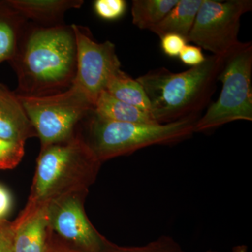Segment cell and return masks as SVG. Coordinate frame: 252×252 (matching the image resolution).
<instances>
[{
    "instance_id": "obj_15",
    "label": "cell",
    "mask_w": 252,
    "mask_h": 252,
    "mask_svg": "<svg viewBox=\"0 0 252 252\" xmlns=\"http://www.w3.org/2000/svg\"><path fill=\"white\" fill-rule=\"evenodd\" d=\"M26 20L6 1H0V63L10 61L16 55Z\"/></svg>"
},
{
    "instance_id": "obj_6",
    "label": "cell",
    "mask_w": 252,
    "mask_h": 252,
    "mask_svg": "<svg viewBox=\"0 0 252 252\" xmlns=\"http://www.w3.org/2000/svg\"><path fill=\"white\" fill-rule=\"evenodd\" d=\"M17 95L42 147L72 138L78 123L94 110L90 99L74 86L50 95Z\"/></svg>"
},
{
    "instance_id": "obj_18",
    "label": "cell",
    "mask_w": 252,
    "mask_h": 252,
    "mask_svg": "<svg viewBox=\"0 0 252 252\" xmlns=\"http://www.w3.org/2000/svg\"><path fill=\"white\" fill-rule=\"evenodd\" d=\"M113 252H186L180 244L168 235H162L147 245L132 248H118ZM205 252H215L209 250Z\"/></svg>"
},
{
    "instance_id": "obj_8",
    "label": "cell",
    "mask_w": 252,
    "mask_h": 252,
    "mask_svg": "<svg viewBox=\"0 0 252 252\" xmlns=\"http://www.w3.org/2000/svg\"><path fill=\"white\" fill-rule=\"evenodd\" d=\"M77 46V71L74 86L95 103L112 75L120 70L121 62L112 41L98 43L94 40L90 31L78 25H72Z\"/></svg>"
},
{
    "instance_id": "obj_20",
    "label": "cell",
    "mask_w": 252,
    "mask_h": 252,
    "mask_svg": "<svg viewBox=\"0 0 252 252\" xmlns=\"http://www.w3.org/2000/svg\"><path fill=\"white\" fill-rule=\"evenodd\" d=\"M127 2L124 0H96L94 4V12L105 21H117L126 14Z\"/></svg>"
},
{
    "instance_id": "obj_19",
    "label": "cell",
    "mask_w": 252,
    "mask_h": 252,
    "mask_svg": "<svg viewBox=\"0 0 252 252\" xmlns=\"http://www.w3.org/2000/svg\"><path fill=\"white\" fill-rule=\"evenodd\" d=\"M25 144L0 138V170L12 169L24 156Z\"/></svg>"
},
{
    "instance_id": "obj_23",
    "label": "cell",
    "mask_w": 252,
    "mask_h": 252,
    "mask_svg": "<svg viewBox=\"0 0 252 252\" xmlns=\"http://www.w3.org/2000/svg\"><path fill=\"white\" fill-rule=\"evenodd\" d=\"M0 252H13L12 225L0 221Z\"/></svg>"
},
{
    "instance_id": "obj_16",
    "label": "cell",
    "mask_w": 252,
    "mask_h": 252,
    "mask_svg": "<svg viewBox=\"0 0 252 252\" xmlns=\"http://www.w3.org/2000/svg\"><path fill=\"white\" fill-rule=\"evenodd\" d=\"M105 91L114 98L151 114V104L143 87L122 69L109 79Z\"/></svg>"
},
{
    "instance_id": "obj_3",
    "label": "cell",
    "mask_w": 252,
    "mask_h": 252,
    "mask_svg": "<svg viewBox=\"0 0 252 252\" xmlns=\"http://www.w3.org/2000/svg\"><path fill=\"white\" fill-rule=\"evenodd\" d=\"M100 163L87 142L77 137L41 147L29 209L71 194L81 183L87 187Z\"/></svg>"
},
{
    "instance_id": "obj_1",
    "label": "cell",
    "mask_w": 252,
    "mask_h": 252,
    "mask_svg": "<svg viewBox=\"0 0 252 252\" xmlns=\"http://www.w3.org/2000/svg\"><path fill=\"white\" fill-rule=\"evenodd\" d=\"M10 61L18 77V95L40 97L72 86L77 46L72 26L59 25L26 31Z\"/></svg>"
},
{
    "instance_id": "obj_22",
    "label": "cell",
    "mask_w": 252,
    "mask_h": 252,
    "mask_svg": "<svg viewBox=\"0 0 252 252\" xmlns=\"http://www.w3.org/2000/svg\"><path fill=\"white\" fill-rule=\"evenodd\" d=\"M182 63L191 67H196L205 62L206 58L202 50L197 46L187 44L181 51L178 56Z\"/></svg>"
},
{
    "instance_id": "obj_9",
    "label": "cell",
    "mask_w": 252,
    "mask_h": 252,
    "mask_svg": "<svg viewBox=\"0 0 252 252\" xmlns=\"http://www.w3.org/2000/svg\"><path fill=\"white\" fill-rule=\"evenodd\" d=\"M49 227L64 240L86 252H113L111 245L94 229L83 209L80 200L68 194L48 204Z\"/></svg>"
},
{
    "instance_id": "obj_4",
    "label": "cell",
    "mask_w": 252,
    "mask_h": 252,
    "mask_svg": "<svg viewBox=\"0 0 252 252\" xmlns=\"http://www.w3.org/2000/svg\"><path fill=\"white\" fill-rule=\"evenodd\" d=\"M87 144L102 162L154 145H169L188 140L195 133L198 119L189 118L170 124L116 122L91 112Z\"/></svg>"
},
{
    "instance_id": "obj_26",
    "label": "cell",
    "mask_w": 252,
    "mask_h": 252,
    "mask_svg": "<svg viewBox=\"0 0 252 252\" xmlns=\"http://www.w3.org/2000/svg\"><path fill=\"white\" fill-rule=\"evenodd\" d=\"M215 252H218L215 251Z\"/></svg>"
},
{
    "instance_id": "obj_17",
    "label": "cell",
    "mask_w": 252,
    "mask_h": 252,
    "mask_svg": "<svg viewBox=\"0 0 252 252\" xmlns=\"http://www.w3.org/2000/svg\"><path fill=\"white\" fill-rule=\"evenodd\" d=\"M179 0H133L132 23L141 30H150L165 17Z\"/></svg>"
},
{
    "instance_id": "obj_11",
    "label": "cell",
    "mask_w": 252,
    "mask_h": 252,
    "mask_svg": "<svg viewBox=\"0 0 252 252\" xmlns=\"http://www.w3.org/2000/svg\"><path fill=\"white\" fill-rule=\"evenodd\" d=\"M36 136L16 93L0 84V138L25 144Z\"/></svg>"
},
{
    "instance_id": "obj_13",
    "label": "cell",
    "mask_w": 252,
    "mask_h": 252,
    "mask_svg": "<svg viewBox=\"0 0 252 252\" xmlns=\"http://www.w3.org/2000/svg\"><path fill=\"white\" fill-rule=\"evenodd\" d=\"M201 3L202 0H179L165 17L149 31L160 38L167 34H177L188 41Z\"/></svg>"
},
{
    "instance_id": "obj_25",
    "label": "cell",
    "mask_w": 252,
    "mask_h": 252,
    "mask_svg": "<svg viewBox=\"0 0 252 252\" xmlns=\"http://www.w3.org/2000/svg\"><path fill=\"white\" fill-rule=\"evenodd\" d=\"M248 247L245 245H239L235 246L232 252H248Z\"/></svg>"
},
{
    "instance_id": "obj_12",
    "label": "cell",
    "mask_w": 252,
    "mask_h": 252,
    "mask_svg": "<svg viewBox=\"0 0 252 252\" xmlns=\"http://www.w3.org/2000/svg\"><path fill=\"white\" fill-rule=\"evenodd\" d=\"M6 4L25 19L54 24L63 19L69 10L79 9L83 0H8Z\"/></svg>"
},
{
    "instance_id": "obj_10",
    "label": "cell",
    "mask_w": 252,
    "mask_h": 252,
    "mask_svg": "<svg viewBox=\"0 0 252 252\" xmlns=\"http://www.w3.org/2000/svg\"><path fill=\"white\" fill-rule=\"evenodd\" d=\"M12 225L13 252H46L49 227L47 205L28 209Z\"/></svg>"
},
{
    "instance_id": "obj_5",
    "label": "cell",
    "mask_w": 252,
    "mask_h": 252,
    "mask_svg": "<svg viewBox=\"0 0 252 252\" xmlns=\"http://www.w3.org/2000/svg\"><path fill=\"white\" fill-rule=\"evenodd\" d=\"M252 44L241 42L223 59L219 75L222 89L216 102L195 123L194 132H205L236 122L252 121Z\"/></svg>"
},
{
    "instance_id": "obj_14",
    "label": "cell",
    "mask_w": 252,
    "mask_h": 252,
    "mask_svg": "<svg viewBox=\"0 0 252 252\" xmlns=\"http://www.w3.org/2000/svg\"><path fill=\"white\" fill-rule=\"evenodd\" d=\"M93 112L99 117L113 122L157 124L150 113L121 102L105 91H102L97 97Z\"/></svg>"
},
{
    "instance_id": "obj_7",
    "label": "cell",
    "mask_w": 252,
    "mask_h": 252,
    "mask_svg": "<svg viewBox=\"0 0 252 252\" xmlns=\"http://www.w3.org/2000/svg\"><path fill=\"white\" fill-rule=\"evenodd\" d=\"M252 9L251 0H202L188 42L224 59L241 44L240 19Z\"/></svg>"
},
{
    "instance_id": "obj_24",
    "label": "cell",
    "mask_w": 252,
    "mask_h": 252,
    "mask_svg": "<svg viewBox=\"0 0 252 252\" xmlns=\"http://www.w3.org/2000/svg\"><path fill=\"white\" fill-rule=\"evenodd\" d=\"M11 207V195L6 189L0 185V221L9 214Z\"/></svg>"
},
{
    "instance_id": "obj_21",
    "label": "cell",
    "mask_w": 252,
    "mask_h": 252,
    "mask_svg": "<svg viewBox=\"0 0 252 252\" xmlns=\"http://www.w3.org/2000/svg\"><path fill=\"white\" fill-rule=\"evenodd\" d=\"M160 46L164 54L169 57H178L188 41L184 36L177 34H167L160 38Z\"/></svg>"
},
{
    "instance_id": "obj_2",
    "label": "cell",
    "mask_w": 252,
    "mask_h": 252,
    "mask_svg": "<svg viewBox=\"0 0 252 252\" xmlns=\"http://www.w3.org/2000/svg\"><path fill=\"white\" fill-rule=\"evenodd\" d=\"M223 59L212 56L196 67L174 73L165 67L152 69L136 80L151 104V115L158 124H170L198 114L216 90Z\"/></svg>"
}]
</instances>
